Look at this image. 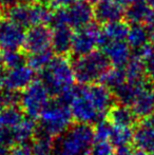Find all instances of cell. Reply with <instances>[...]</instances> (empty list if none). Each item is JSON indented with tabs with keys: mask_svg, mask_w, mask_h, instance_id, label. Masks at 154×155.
I'll return each instance as SVG.
<instances>
[{
	"mask_svg": "<svg viewBox=\"0 0 154 155\" xmlns=\"http://www.w3.org/2000/svg\"><path fill=\"white\" fill-rule=\"evenodd\" d=\"M131 155H153V154L147 153V152L142 151V150H137V151H133V153H132Z\"/></svg>",
	"mask_w": 154,
	"mask_h": 155,
	"instance_id": "41",
	"label": "cell"
},
{
	"mask_svg": "<svg viewBox=\"0 0 154 155\" xmlns=\"http://www.w3.org/2000/svg\"><path fill=\"white\" fill-rule=\"evenodd\" d=\"M0 64L5 69H14L28 64V57L23 53L17 51H1L0 55Z\"/></svg>",
	"mask_w": 154,
	"mask_h": 155,
	"instance_id": "29",
	"label": "cell"
},
{
	"mask_svg": "<svg viewBox=\"0 0 154 155\" xmlns=\"http://www.w3.org/2000/svg\"><path fill=\"white\" fill-rule=\"evenodd\" d=\"M25 30L6 17H0V50L17 51L23 48L25 38Z\"/></svg>",
	"mask_w": 154,
	"mask_h": 155,
	"instance_id": "10",
	"label": "cell"
},
{
	"mask_svg": "<svg viewBox=\"0 0 154 155\" xmlns=\"http://www.w3.org/2000/svg\"><path fill=\"white\" fill-rule=\"evenodd\" d=\"M3 155H11V153H10V150H8V152H6V153H5V154H3Z\"/></svg>",
	"mask_w": 154,
	"mask_h": 155,
	"instance_id": "44",
	"label": "cell"
},
{
	"mask_svg": "<svg viewBox=\"0 0 154 155\" xmlns=\"http://www.w3.org/2000/svg\"><path fill=\"white\" fill-rule=\"evenodd\" d=\"M72 64L78 84H93L100 82L111 63L103 52L94 51L88 55L74 58Z\"/></svg>",
	"mask_w": 154,
	"mask_h": 155,
	"instance_id": "6",
	"label": "cell"
},
{
	"mask_svg": "<svg viewBox=\"0 0 154 155\" xmlns=\"http://www.w3.org/2000/svg\"><path fill=\"white\" fill-rule=\"evenodd\" d=\"M100 33L101 30L94 22L75 30L71 52L73 57H80L96 51L95 49L99 45Z\"/></svg>",
	"mask_w": 154,
	"mask_h": 155,
	"instance_id": "8",
	"label": "cell"
},
{
	"mask_svg": "<svg viewBox=\"0 0 154 155\" xmlns=\"http://www.w3.org/2000/svg\"><path fill=\"white\" fill-rule=\"evenodd\" d=\"M148 2H149V4L151 5V8H154V0H148Z\"/></svg>",
	"mask_w": 154,
	"mask_h": 155,
	"instance_id": "43",
	"label": "cell"
},
{
	"mask_svg": "<svg viewBox=\"0 0 154 155\" xmlns=\"http://www.w3.org/2000/svg\"><path fill=\"white\" fill-rule=\"evenodd\" d=\"M35 80V71L29 64L10 69L5 72V89L21 92Z\"/></svg>",
	"mask_w": 154,
	"mask_h": 155,
	"instance_id": "14",
	"label": "cell"
},
{
	"mask_svg": "<svg viewBox=\"0 0 154 155\" xmlns=\"http://www.w3.org/2000/svg\"><path fill=\"white\" fill-rule=\"evenodd\" d=\"M2 6V0H0V8Z\"/></svg>",
	"mask_w": 154,
	"mask_h": 155,
	"instance_id": "45",
	"label": "cell"
},
{
	"mask_svg": "<svg viewBox=\"0 0 154 155\" xmlns=\"http://www.w3.org/2000/svg\"><path fill=\"white\" fill-rule=\"evenodd\" d=\"M150 34L144 23L130 25L127 42L132 50V55L142 58L146 48L150 45Z\"/></svg>",
	"mask_w": 154,
	"mask_h": 155,
	"instance_id": "17",
	"label": "cell"
},
{
	"mask_svg": "<svg viewBox=\"0 0 154 155\" xmlns=\"http://www.w3.org/2000/svg\"><path fill=\"white\" fill-rule=\"evenodd\" d=\"M133 146L137 150L154 155V128L140 123L134 131Z\"/></svg>",
	"mask_w": 154,
	"mask_h": 155,
	"instance_id": "19",
	"label": "cell"
},
{
	"mask_svg": "<svg viewBox=\"0 0 154 155\" xmlns=\"http://www.w3.org/2000/svg\"><path fill=\"white\" fill-rule=\"evenodd\" d=\"M73 120L70 107L59 98H55L38 118L37 132L56 138L72 126Z\"/></svg>",
	"mask_w": 154,
	"mask_h": 155,
	"instance_id": "4",
	"label": "cell"
},
{
	"mask_svg": "<svg viewBox=\"0 0 154 155\" xmlns=\"http://www.w3.org/2000/svg\"><path fill=\"white\" fill-rule=\"evenodd\" d=\"M73 36L74 32L68 25L52 28V50L55 55L68 56L71 54Z\"/></svg>",
	"mask_w": 154,
	"mask_h": 155,
	"instance_id": "16",
	"label": "cell"
},
{
	"mask_svg": "<svg viewBox=\"0 0 154 155\" xmlns=\"http://www.w3.org/2000/svg\"><path fill=\"white\" fill-rule=\"evenodd\" d=\"M148 80L149 79H146L145 81L142 82H132L126 80L120 87H118L116 90L113 91V95L115 97L116 102L131 107L133 104L135 98L137 97L138 93L140 92L143 87L145 86V84Z\"/></svg>",
	"mask_w": 154,
	"mask_h": 155,
	"instance_id": "20",
	"label": "cell"
},
{
	"mask_svg": "<svg viewBox=\"0 0 154 155\" xmlns=\"http://www.w3.org/2000/svg\"><path fill=\"white\" fill-rule=\"evenodd\" d=\"M52 49V29L47 25H34L25 31L23 51L27 54Z\"/></svg>",
	"mask_w": 154,
	"mask_h": 155,
	"instance_id": "11",
	"label": "cell"
},
{
	"mask_svg": "<svg viewBox=\"0 0 154 155\" xmlns=\"http://www.w3.org/2000/svg\"><path fill=\"white\" fill-rule=\"evenodd\" d=\"M88 155H115V148L109 140L94 141Z\"/></svg>",
	"mask_w": 154,
	"mask_h": 155,
	"instance_id": "34",
	"label": "cell"
},
{
	"mask_svg": "<svg viewBox=\"0 0 154 155\" xmlns=\"http://www.w3.org/2000/svg\"><path fill=\"white\" fill-rule=\"evenodd\" d=\"M40 81L53 97H58L74 87L75 79L73 64L68 56L55 55L51 62L39 72Z\"/></svg>",
	"mask_w": 154,
	"mask_h": 155,
	"instance_id": "2",
	"label": "cell"
},
{
	"mask_svg": "<svg viewBox=\"0 0 154 155\" xmlns=\"http://www.w3.org/2000/svg\"><path fill=\"white\" fill-rule=\"evenodd\" d=\"M142 59L145 65L147 78L154 84V42L150 43L146 48L142 56Z\"/></svg>",
	"mask_w": 154,
	"mask_h": 155,
	"instance_id": "32",
	"label": "cell"
},
{
	"mask_svg": "<svg viewBox=\"0 0 154 155\" xmlns=\"http://www.w3.org/2000/svg\"><path fill=\"white\" fill-rule=\"evenodd\" d=\"M20 101V92H15L4 88L0 91V110L12 106H17Z\"/></svg>",
	"mask_w": 154,
	"mask_h": 155,
	"instance_id": "33",
	"label": "cell"
},
{
	"mask_svg": "<svg viewBox=\"0 0 154 155\" xmlns=\"http://www.w3.org/2000/svg\"><path fill=\"white\" fill-rule=\"evenodd\" d=\"M11 155H33L32 141L18 143L10 148Z\"/></svg>",
	"mask_w": 154,
	"mask_h": 155,
	"instance_id": "35",
	"label": "cell"
},
{
	"mask_svg": "<svg viewBox=\"0 0 154 155\" xmlns=\"http://www.w3.org/2000/svg\"><path fill=\"white\" fill-rule=\"evenodd\" d=\"M36 1H43V2H47L48 0H19V2H23V3H32V2H36Z\"/></svg>",
	"mask_w": 154,
	"mask_h": 155,
	"instance_id": "42",
	"label": "cell"
},
{
	"mask_svg": "<svg viewBox=\"0 0 154 155\" xmlns=\"http://www.w3.org/2000/svg\"><path fill=\"white\" fill-rule=\"evenodd\" d=\"M107 119L115 127L133 128L138 124L139 119L135 116L131 107L116 102L107 115Z\"/></svg>",
	"mask_w": 154,
	"mask_h": 155,
	"instance_id": "18",
	"label": "cell"
},
{
	"mask_svg": "<svg viewBox=\"0 0 154 155\" xmlns=\"http://www.w3.org/2000/svg\"><path fill=\"white\" fill-rule=\"evenodd\" d=\"M127 80L126 78V74L123 69H118V68H110L106 74L103 76L100 82L103 86H106L108 89L113 92L114 90H116L118 87H120L123 82Z\"/></svg>",
	"mask_w": 154,
	"mask_h": 155,
	"instance_id": "28",
	"label": "cell"
},
{
	"mask_svg": "<svg viewBox=\"0 0 154 155\" xmlns=\"http://www.w3.org/2000/svg\"><path fill=\"white\" fill-rule=\"evenodd\" d=\"M76 0H48L47 3L51 6L53 10H60V8H67L72 5Z\"/></svg>",
	"mask_w": 154,
	"mask_h": 155,
	"instance_id": "36",
	"label": "cell"
},
{
	"mask_svg": "<svg viewBox=\"0 0 154 155\" xmlns=\"http://www.w3.org/2000/svg\"><path fill=\"white\" fill-rule=\"evenodd\" d=\"M55 98H59L70 107L74 121L92 126L106 118L116 104L113 92L103 84L73 87Z\"/></svg>",
	"mask_w": 154,
	"mask_h": 155,
	"instance_id": "1",
	"label": "cell"
},
{
	"mask_svg": "<svg viewBox=\"0 0 154 155\" xmlns=\"http://www.w3.org/2000/svg\"><path fill=\"white\" fill-rule=\"evenodd\" d=\"M130 25L127 21H114L105 25L103 31V36L109 40H127Z\"/></svg>",
	"mask_w": 154,
	"mask_h": 155,
	"instance_id": "25",
	"label": "cell"
},
{
	"mask_svg": "<svg viewBox=\"0 0 154 155\" xmlns=\"http://www.w3.org/2000/svg\"><path fill=\"white\" fill-rule=\"evenodd\" d=\"M55 53H53V50L50 49L47 51L38 52V53L29 54L28 56V64L32 68L35 72H40L51 62Z\"/></svg>",
	"mask_w": 154,
	"mask_h": 155,
	"instance_id": "30",
	"label": "cell"
},
{
	"mask_svg": "<svg viewBox=\"0 0 154 155\" xmlns=\"http://www.w3.org/2000/svg\"><path fill=\"white\" fill-rule=\"evenodd\" d=\"M34 120L35 119L25 116V118L12 131L15 143L33 140L35 135L37 134V123Z\"/></svg>",
	"mask_w": 154,
	"mask_h": 155,
	"instance_id": "23",
	"label": "cell"
},
{
	"mask_svg": "<svg viewBox=\"0 0 154 155\" xmlns=\"http://www.w3.org/2000/svg\"><path fill=\"white\" fill-rule=\"evenodd\" d=\"M68 25L72 29H80L92 23L94 18V5L89 0H76L69 8H64Z\"/></svg>",
	"mask_w": 154,
	"mask_h": 155,
	"instance_id": "12",
	"label": "cell"
},
{
	"mask_svg": "<svg viewBox=\"0 0 154 155\" xmlns=\"http://www.w3.org/2000/svg\"><path fill=\"white\" fill-rule=\"evenodd\" d=\"M151 5L149 2L137 1L130 3L125 11V19L130 25L135 23H146L151 13Z\"/></svg>",
	"mask_w": 154,
	"mask_h": 155,
	"instance_id": "21",
	"label": "cell"
},
{
	"mask_svg": "<svg viewBox=\"0 0 154 155\" xmlns=\"http://www.w3.org/2000/svg\"><path fill=\"white\" fill-rule=\"evenodd\" d=\"M142 123H144L145 124H147V126H150L154 128V113L150 115L149 117H147L146 119H144V120H142Z\"/></svg>",
	"mask_w": 154,
	"mask_h": 155,
	"instance_id": "39",
	"label": "cell"
},
{
	"mask_svg": "<svg viewBox=\"0 0 154 155\" xmlns=\"http://www.w3.org/2000/svg\"><path fill=\"white\" fill-rule=\"evenodd\" d=\"M112 129H113V124L108 120L107 117L99 120L98 123H96L93 126L95 141H110Z\"/></svg>",
	"mask_w": 154,
	"mask_h": 155,
	"instance_id": "31",
	"label": "cell"
},
{
	"mask_svg": "<svg viewBox=\"0 0 154 155\" xmlns=\"http://www.w3.org/2000/svg\"><path fill=\"white\" fill-rule=\"evenodd\" d=\"M134 131L133 128H127V127H115L113 126L110 137V143L114 146V148L126 147V146L133 145Z\"/></svg>",
	"mask_w": 154,
	"mask_h": 155,
	"instance_id": "26",
	"label": "cell"
},
{
	"mask_svg": "<svg viewBox=\"0 0 154 155\" xmlns=\"http://www.w3.org/2000/svg\"><path fill=\"white\" fill-rule=\"evenodd\" d=\"M132 111L139 120H144L154 113V84L150 80L145 84L131 106Z\"/></svg>",
	"mask_w": 154,
	"mask_h": 155,
	"instance_id": "15",
	"label": "cell"
},
{
	"mask_svg": "<svg viewBox=\"0 0 154 155\" xmlns=\"http://www.w3.org/2000/svg\"><path fill=\"white\" fill-rule=\"evenodd\" d=\"M146 27L149 31V34H150L151 41L154 42V8H153L151 10V13L149 15L148 19L146 21Z\"/></svg>",
	"mask_w": 154,
	"mask_h": 155,
	"instance_id": "37",
	"label": "cell"
},
{
	"mask_svg": "<svg viewBox=\"0 0 154 155\" xmlns=\"http://www.w3.org/2000/svg\"><path fill=\"white\" fill-rule=\"evenodd\" d=\"M125 5L117 0H100L94 4V18L100 25H107L125 18Z\"/></svg>",
	"mask_w": 154,
	"mask_h": 155,
	"instance_id": "13",
	"label": "cell"
},
{
	"mask_svg": "<svg viewBox=\"0 0 154 155\" xmlns=\"http://www.w3.org/2000/svg\"><path fill=\"white\" fill-rule=\"evenodd\" d=\"M126 74V78L128 81L132 82H142L148 79L146 76L145 71V65L143 62V59L139 57L132 55L130 61L127 63V65L123 69Z\"/></svg>",
	"mask_w": 154,
	"mask_h": 155,
	"instance_id": "24",
	"label": "cell"
},
{
	"mask_svg": "<svg viewBox=\"0 0 154 155\" xmlns=\"http://www.w3.org/2000/svg\"><path fill=\"white\" fill-rule=\"evenodd\" d=\"M94 141L92 124L75 121L55 138L53 155H88Z\"/></svg>",
	"mask_w": 154,
	"mask_h": 155,
	"instance_id": "3",
	"label": "cell"
},
{
	"mask_svg": "<svg viewBox=\"0 0 154 155\" xmlns=\"http://www.w3.org/2000/svg\"><path fill=\"white\" fill-rule=\"evenodd\" d=\"M98 48L108 57L111 65L118 69H125L132 57V50L127 40H109L100 33Z\"/></svg>",
	"mask_w": 154,
	"mask_h": 155,
	"instance_id": "9",
	"label": "cell"
},
{
	"mask_svg": "<svg viewBox=\"0 0 154 155\" xmlns=\"http://www.w3.org/2000/svg\"><path fill=\"white\" fill-rule=\"evenodd\" d=\"M25 113L19 106H12L0 110V129L13 131L23 119Z\"/></svg>",
	"mask_w": 154,
	"mask_h": 155,
	"instance_id": "22",
	"label": "cell"
},
{
	"mask_svg": "<svg viewBox=\"0 0 154 155\" xmlns=\"http://www.w3.org/2000/svg\"><path fill=\"white\" fill-rule=\"evenodd\" d=\"M115 155H116V154H115Z\"/></svg>",
	"mask_w": 154,
	"mask_h": 155,
	"instance_id": "46",
	"label": "cell"
},
{
	"mask_svg": "<svg viewBox=\"0 0 154 155\" xmlns=\"http://www.w3.org/2000/svg\"><path fill=\"white\" fill-rule=\"evenodd\" d=\"M55 138L47 134L37 132L32 140L33 155H53Z\"/></svg>",
	"mask_w": 154,
	"mask_h": 155,
	"instance_id": "27",
	"label": "cell"
},
{
	"mask_svg": "<svg viewBox=\"0 0 154 155\" xmlns=\"http://www.w3.org/2000/svg\"><path fill=\"white\" fill-rule=\"evenodd\" d=\"M10 150V148H8L6 146H4V145H2L1 143H0V155H3V154H5L6 152Z\"/></svg>",
	"mask_w": 154,
	"mask_h": 155,
	"instance_id": "40",
	"label": "cell"
},
{
	"mask_svg": "<svg viewBox=\"0 0 154 155\" xmlns=\"http://www.w3.org/2000/svg\"><path fill=\"white\" fill-rule=\"evenodd\" d=\"M5 88V72L4 68L0 64V91H2Z\"/></svg>",
	"mask_w": 154,
	"mask_h": 155,
	"instance_id": "38",
	"label": "cell"
},
{
	"mask_svg": "<svg viewBox=\"0 0 154 155\" xmlns=\"http://www.w3.org/2000/svg\"><path fill=\"white\" fill-rule=\"evenodd\" d=\"M52 95L40 81L35 79L28 88L20 92L19 107L29 118L38 119L52 101Z\"/></svg>",
	"mask_w": 154,
	"mask_h": 155,
	"instance_id": "7",
	"label": "cell"
},
{
	"mask_svg": "<svg viewBox=\"0 0 154 155\" xmlns=\"http://www.w3.org/2000/svg\"><path fill=\"white\" fill-rule=\"evenodd\" d=\"M52 14L53 8L43 1L32 3L18 2L15 5L5 8L6 18L23 29L50 23Z\"/></svg>",
	"mask_w": 154,
	"mask_h": 155,
	"instance_id": "5",
	"label": "cell"
}]
</instances>
